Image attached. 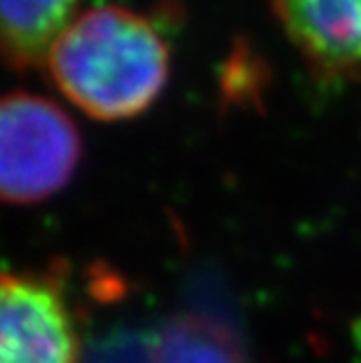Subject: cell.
<instances>
[{
	"instance_id": "cell-4",
	"label": "cell",
	"mask_w": 361,
	"mask_h": 363,
	"mask_svg": "<svg viewBox=\"0 0 361 363\" xmlns=\"http://www.w3.org/2000/svg\"><path fill=\"white\" fill-rule=\"evenodd\" d=\"M272 5L314 71L361 73V0H272Z\"/></svg>"
},
{
	"instance_id": "cell-1",
	"label": "cell",
	"mask_w": 361,
	"mask_h": 363,
	"mask_svg": "<svg viewBox=\"0 0 361 363\" xmlns=\"http://www.w3.org/2000/svg\"><path fill=\"white\" fill-rule=\"evenodd\" d=\"M57 87L84 113L115 122L155 104L169 75V52L148 19L118 5L75 17L48 54Z\"/></svg>"
},
{
	"instance_id": "cell-2",
	"label": "cell",
	"mask_w": 361,
	"mask_h": 363,
	"mask_svg": "<svg viewBox=\"0 0 361 363\" xmlns=\"http://www.w3.org/2000/svg\"><path fill=\"white\" fill-rule=\"evenodd\" d=\"M78 127L50 99L0 96V202L38 204L55 197L80 164Z\"/></svg>"
},
{
	"instance_id": "cell-5",
	"label": "cell",
	"mask_w": 361,
	"mask_h": 363,
	"mask_svg": "<svg viewBox=\"0 0 361 363\" xmlns=\"http://www.w3.org/2000/svg\"><path fill=\"white\" fill-rule=\"evenodd\" d=\"M141 363H249L242 330L218 300L195 303L148 326Z\"/></svg>"
},
{
	"instance_id": "cell-6",
	"label": "cell",
	"mask_w": 361,
	"mask_h": 363,
	"mask_svg": "<svg viewBox=\"0 0 361 363\" xmlns=\"http://www.w3.org/2000/svg\"><path fill=\"white\" fill-rule=\"evenodd\" d=\"M73 10L75 0H0V59L14 71L40 66Z\"/></svg>"
},
{
	"instance_id": "cell-3",
	"label": "cell",
	"mask_w": 361,
	"mask_h": 363,
	"mask_svg": "<svg viewBox=\"0 0 361 363\" xmlns=\"http://www.w3.org/2000/svg\"><path fill=\"white\" fill-rule=\"evenodd\" d=\"M66 300L38 277L0 274V363H78Z\"/></svg>"
}]
</instances>
